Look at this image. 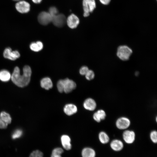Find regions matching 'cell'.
Masks as SVG:
<instances>
[{"mask_svg": "<svg viewBox=\"0 0 157 157\" xmlns=\"http://www.w3.org/2000/svg\"><path fill=\"white\" fill-rule=\"evenodd\" d=\"M13 1H19V0H13Z\"/></svg>", "mask_w": 157, "mask_h": 157, "instance_id": "cell-34", "label": "cell"}, {"mask_svg": "<svg viewBox=\"0 0 157 157\" xmlns=\"http://www.w3.org/2000/svg\"><path fill=\"white\" fill-rule=\"evenodd\" d=\"M150 138L151 141L154 143L157 142V132L156 131H152L150 133Z\"/></svg>", "mask_w": 157, "mask_h": 157, "instance_id": "cell-27", "label": "cell"}, {"mask_svg": "<svg viewBox=\"0 0 157 157\" xmlns=\"http://www.w3.org/2000/svg\"><path fill=\"white\" fill-rule=\"evenodd\" d=\"M38 20L41 24L46 25L52 22V17L49 12L43 11L38 15Z\"/></svg>", "mask_w": 157, "mask_h": 157, "instance_id": "cell-5", "label": "cell"}, {"mask_svg": "<svg viewBox=\"0 0 157 157\" xmlns=\"http://www.w3.org/2000/svg\"><path fill=\"white\" fill-rule=\"evenodd\" d=\"M43 44L42 42L38 41L32 43L30 46L31 49L34 51L38 52L41 50L43 48Z\"/></svg>", "mask_w": 157, "mask_h": 157, "instance_id": "cell-19", "label": "cell"}, {"mask_svg": "<svg viewBox=\"0 0 157 157\" xmlns=\"http://www.w3.org/2000/svg\"><path fill=\"white\" fill-rule=\"evenodd\" d=\"M66 22L68 26L70 28L73 29L77 26L79 23V20L76 15L72 14L68 17Z\"/></svg>", "mask_w": 157, "mask_h": 157, "instance_id": "cell-10", "label": "cell"}, {"mask_svg": "<svg viewBox=\"0 0 157 157\" xmlns=\"http://www.w3.org/2000/svg\"><path fill=\"white\" fill-rule=\"evenodd\" d=\"M63 152V150L61 148H55L52 151L51 157H61V154Z\"/></svg>", "mask_w": 157, "mask_h": 157, "instance_id": "cell-23", "label": "cell"}, {"mask_svg": "<svg viewBox=\"0 0 157 157\" xmlns=\"http://www.w3.org/2000/svg\"><path fill=\"white\" fill-rule=\"evenodd\" d=\"M77 111L76 106L72 104H68L65 105L64 108V113L68 115H71L76 113Z\"/></svg>", "mask_w": 157, "mask_h": 157, "instance_id": "cell-13", "label": "cell"}, {"mask_svg": "<svg viewBox=\"0 0 157 157\" xmlns=\"http://www.w3.org/2000/svg\"><path fill=\"white\" fill-rule=\"evenodd\" d=\"M86 78L88 80L93 79L94 77V74L93 71L89 70L85 75Z\"/></svg>", "mask_w": 157, "mask_h": 157, "instance_id": "cell-28", "label": "cell"}, {"mask_svg": "<svg viewBox=\"0 0 157 157\" xmlns=\"http://www.w3.org/2000/svg\"><path fill=\"white\" fill-rule=\"evenodd\" d=\"M66 21V17L63 14H58L52 17V22L55 26L58 27H61L64 26Z\"/></svg>", "mask_w": 157, "mask_h": 157, "instance_id": "cell-7", "label": "cell"}, {"mask_svg": "<svg viewBox=\"0 0 157 157\" xmlns=\"http://www.w3.org/2000/svg\"><path fill=\"white\" fill-rule=\"evenodd\" d=\"M89 70L87 67L83 66L80 68L79 70V73L81 75H85Z\"/></svg>", "mask_w": 157, "mask_h": 157, "instance_id": "cell-30", "label": "cell"}, {"mask_svg": "<svg viewBox=\"0 0 157 157\" xmlns=\"http://www.w3.org/2000/svg\"><path fill=\"white\" fill-rule=\"evenodd\" d=\"M132 53L131 48L125 45L119 46L117 49V55L121 60L123 61L128 60Z\"/></svg>", "mask_w": 157, "mask_h": 157, "instance_id": "cell-3", "label": "cell"}, {"mask_svg": "<svg viewBox=\"0 0 157 157\" xmlns=\"http://www.w3.org/2000/svg\"><path fill=\"white\" fill-rule=\"evenodd\" d=\"M29 157H43V154L40 151L37 150L33 151Z\"/></svg>", "mask_w": 157, "mask_h": 157, "instance_id": "cell-26", "label": "cell"}, {"mask_svg": "<svg viewBox=\"0 0 157 157\" xmlns=\"http://www.w3.org/2000/svg\"><path fill=\"white\" fill-rule=\"evenodd\" d=\"M88 5L90 12H92L96 7L95 0H88Z\"/></svg>", "mask_w": 157, "mask_h": 157, "instance_id": "cell-25", "label": "cell"}, {"mask_svg": "<svg viewBox=\"0 0 157 157\" xmlns=\"http://www.w3.org/2000/svg\"><path fill=\"white\" fill-rule=\"evenodd\" d=\"M83 106L86 109L93 111L96 108L97 104L94 100L91 98H88L85 101Z\"/></svg>", "mask_w": 157, "mask_h": 157, "instance_id": "cell-11", "label": "cell"}, {"mask_svg": "<svg viewBox=\"0 0 157 157\" xmlns=\"http://www.w3.org/2000/svg\"><path fill=\"white\" fill-rule=\"evenodd\" d=\"M111 148L115 151H119L121 150L124 147L122 142L118 139L113 140L110 144Z\"/></svg>", "mask_w": 157, "mask_h": 157, "instance_id": "cell-12", "label": "cell"}, {"mask_svg": "<svg viewBox=\"0 0 157 157\" xmlns=\"http://www.w3.org/2000/svg\"><path fill=\"white\" fill-rule=\"evenodd\" d=\"M49 13L52 17L58 14V11L56 7H51L49 8Z\"/></svg>", "mask_w": 157, "mask_h": 157, "instance_id": "cell-29", "label": "cell"}, {"mask_svg": "<svg viewBox=\"0 0 157 157\" xmlns=\"http://www.w3.org/2000/svg\"><path fill=\"white\" fill-rule=\"evenodd\" d=\"M123 138L125 142L128 144L133 143L135 139V135L134 131L126 130L123 133Z\"/></svg>", "mask_w": 157, "mask_h": 157, "instance_id": "cell-9", "label": "cell"}, {"mask_svg": "<svg viewBox=\"0 0 157 157\" xmlns=\"http://www.w3.org/2000/svg\"><path fill=\"white\" fill-rule=\"evenodd\" d=\"M83 5L84 11L83 16L84 17H88L90 13L88 5V0H83Z\"/></svg>", "mask_w": 157, "mask_h": 157, "instance_id": "cell-22", "label": "cell"}, {"mask_svg": "<svg viewBox=\"0 0 157 157\" xmlns=\"http://www.w3.org/2000/svg\"><path fill=\"white\" fill-rule=\"evenodd\" d=\"M15 8L19 13H26L29 12L30 9V4L27 2L24 1H20L15 4Z\"/></svg>", "mask_w": 157, "mask_h": 157, "instance_id": "cell-4", "label": "cell"}, {"mask_svg": "<svg viewBox=\"0 0 157 157\" xmlns=\"http://www.w3.org/2000/svg\"><path fill=\"white\" fill-rule=\"evenodd\" d=\"M0 120L8 125L11 123L12 118L9 114L5 111H2L0 113Z\"/></svg>", "mask_w": 157, "mask_h": 157, "instance_id": "cell-18", "label": "cell"}, {"mask_svg": "<svg viewBox=\"0 0 157 157\" xmlns=\"http://www.w3.org/2000/svg\"><path fill=\"white\" fill-rule=\"evenodd\" d=\"M130 121L128 118L123 117H119L116 120L115 123L117 127L120 130L126 129L130 126Z\"/></svg>", "mask_w": 157, "mask_h": 157, "instance_id": "cell-6", "label": "cell"}, {"mask_svg": "<svg viewBox=\"0 0 157 157\" xmlns=\"http://www.w3.org/2000/svg\"><path fill=\"white\" fill-rule=\"evenodd\" d=\"M61 140L63 147L66 150H69L71 148V139L67 135H63L61 138Z\"/></svg>", "mask_w": 157, "mask_h": 157, "instance_id": "cell-14", "label": "cell"}, {"mask_svg": "<svg viewBox=\"0 0 157 157\" xmlns=\"http://www.w3.org/2000/svg\"><path fill=\"white\" fill-rule=\"evenodd\" d=\"M40 85L42 88L49 90L52 88L53 83L49 78L46 77L42 78L41 80Z\"/></svg>", "mask_w": 157, "mask_h": 157, "instance_id": "cell-16", "label": "cell"}, {"mask_svg": "<svg viewBox=\"0 0 157 157\" xmlns=\"http://www.w3.org/2000/svg\"><path fill=\"white\" fill-rule=\"evenodd\" d=\"M57 87L59 92H64L67 93L71 92L76 88V84L73 80L66 78L58 81Z\"/></svg>", "mask_w": 157, "mask_h": 157, "instance_id": "cell-2", "label": "cell"}, {"mask_svg": "<svg viewBox=\"0 0 157 157\" xmlns=\"http://www.w3.org/2000/svg\"><path fill=\"white\" fill-rule=\"evenodd\" d=\"M23 132L20 129H17L15 130L12 133L11 137L14 140L21 137L22 135Z\"/></svg>", "mask_w": 157, "mask_h": 157, "instance_id": "cell-24", "label": "cell"}, {"mask_svg": "<svg viewBox=\"0 0 157 157\" xmlns=\"http://www.w3.org/2000/svg\"><path fill=\"white\" fill-rule=\"evenodd\" d=\"M31 74V70L28 65L25 66L23 68V74H20L19 68L15 67L11 75V79L12 82L16 85L20 87L27 86L30 82Z\"/></svg>", "mask_w": 157, "mask_h": 157, "instance_id": "cell-1", "label": "cell"}, {"mask_svg": "<svg viewBox=\"0 0 157 157\" xmlns=\"http://www.w3.org/2000/svg\"><path fill=\"white\" fill-rule=\"evenodd\" d=\"M4 58L11 60H15L19 58L20 55L17 51H12L11 49L9 47L6 48L3 53Z\"/></svg>", "mask_w": 157, "mask_h": 157, "instance_id": "cell-8", "label": "cell"}, {"mask_svg": "<svg viewBox=\"0 0 157 157\" xmlns=\"http://www.w3.org/2000/svg\"><path fill=\"white\" fill-rule=\"evenodd\" d=\"M8 124L0 120V129H5L7 128Z\"/></svg>", "mask_w": 157, "mask_h": 157, "instance_id": "cell-31", "label": "cell"}, {"mask_svg": "<svg viewBox=\"0 0 157 157\" xmlns=\"http://www.w3.org/2000/svg\"><path fill=\"white\" fill-rule=\"evenodd\" d=\"M106 114L103 110L100 109L95 112L93 115V118L96 122H99L106 118Z\"/></svg>", "mask_w": 157, "mask_h": 157, "instance_id": "cell-15", "label": "cell"}, {"mask_svg": "<svg viewBox=\"0 0 157 157\" xmlns=\"http://www.w3.org/2000/svg\"><path fill=\"white\" fill-rule=\"evenodd\" d=\"M99 138L100 142L103 144L107 143L110 139L108 134L104 131L100 132L99 134Z\"/></svg>", "mask_w": 157, "mask_h": 157, "instance_id": "cell-21", "label": "cell"}, {"mask_svg": "<svg viewBox=\"0 0 157 157\" xmlns=\"http://www.w3.org/2000/svg\"><path fill=\"white\" fill-rule=\"evenodd\" d=\"M11 78V75L7 70H3L0 71V80L3 82L9 81Z\"/></svg>", "mask_w": 157, "mask_h": 157, "instance_id": "cell-20", "label": "cell"}, {"mask_svg": "<svg viewBox=\"0 0 157 157\" xmlns=\"http://www.w3.org/2000/svg\"><path fill=\"white\" fill-rule=\"evenodd\" d=\"M95 155L94 150L90 148H84L82 151V157H95Z\"/></svg>", "mask_w": 157, "mask_h": 157, "instance_id": "cell-17", "label": "cell"}, {"mask_svg": "<svg viewBox=\"0 0 157 157\" xmlns=\"http://www.w3.org/2000/svg\"><path fill=\"white\" fill-rule=\"evenodd\" d=\"M32 1L36 4L40 3L42 1V0H32Z\"/></svg>", "mask_w": 157, "mask_h": 157, "instance_id": "cell-33", "label": "cell"}, {"mask_svg": "<svg viewBox=\"0 0 157 157\" xmlns=\"http://www.w3.org/2000/svg\"><path fill=\"white\" fill-rule=\"evenodd\" d=\"M100 2L104 5H108L110 2L111 0H99Z\"/></svg>", "mask_w": 157, "mask_h": 157, "instance_id": "cell-32", "label": "cell"}]
</instances>
